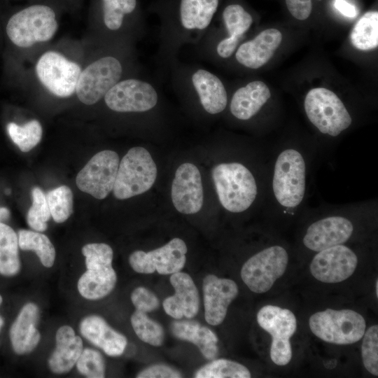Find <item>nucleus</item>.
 Segmentation results:
<instances>
[{
	"label": "nucleus",
	"mask_w": 378,
	"mask_h": 378,
	"mask_svg": "<svg viewBox=\"0 0 378 378\" xmlns=\"http://www.w3.org/2000/svg\"><path fill=\"white\" fill-rule=\"evenodd\" d=\"M202 290L205 320L218 326L224 321L229 305L238 295V286L232 279L208 274L204 278Z\"/></svg>",
	"instance_id": "obj_22"
},
{
	"label": "nucleus",
	"mask_w": 378,
	"mask_h": 378,
	"mask_svg": "<svg viewBox=\"0 0 378 378\" xmlns=\"http://www.w3.org/2000/svg\"><path fill=\"white\" fill-rule=\"evenodd\" d=\"M132 326L137 337L152 346H161L164 339L162 326L150 318L146 312L136 309L131 316Z\"/></svg>",
	"instance_id": "obj_35"
},
{
	"label": "nucleus",
	"mask_w": 378,
	"mask_h": 378,
	"mask_svg": "<svg viewBox=\"0 0 378 378\" xmlns=\"http://www.w3.org/2000/svg\"><path fill=\"white\" fill-rule=\"evenodd\" d=\"M85 257L86 272L78 281L79 293L88 300H98L114 288L117 276L112 267L113 252L104 243L88 244L82 248Z\"/></svg>",
	"instance_id": "obj_11"
},
{
	"label": "nucleus",
	"mask_w": 378,
	"mask_h": 378,
	"mask_svg": "<svg viewBox=\"0 0 378 378\" xmlns=\"http://www.w3.org/2000/svg\"><path fill=\"white\" fill-rule=\"evenodd\" d=\"M172 200L176 209L185 214L197 213L204 201L201 174L192 163L186 162L176 169L172 185Z\"/></svg>",
	"instance_id": "obj_21"
},
{
	"label": "nucleus",
	"mask_w": 378,
	"mask_h": 378,
	"mask_svg": "<svg viewBox=\"0 0 378 378\" xmlns=\"http://www.w3.org/2000/svg\"><path fill=\"white\" fill-rule=\"evenodd\" d=\"M46 195L53 220L59 223L66 220L73 212V193L70 188L61 186Z\"/></svg>",
	"instance_id": "obj_36"
},
{
	"label": "nucleus",
	"mask_w": 378,
	"mask_h": 378,
	"mask_svg": "<svg viewBox=\"0 0 378 378\" xmlns=\"http://www.w3.org/2000/svg\"><path fill=\"white\" fill-rule=\"evenodd\" d=\"M282 40V34L276 29L260 32L254 38L240 44L234 58L241 66L257 69L265 64L274 55Z\"/></svg>",
	"instance_id": "obj_24"
},
{
	"label": "nucleus",
	"mask_w": 378,
	"mask_h": 378,
	"mask_svg": "<svg viewBox=\"0 0 378 378\" xmlns=\"http://www.w3.org/2000/svg\"><path fill=\"white\" fill-rule=\"evenodd\" d=\"M182 375L178 370L163 364L150 365L138 373V378H179Z\"/></svg>",
	"instance_id": "obj_41"
},
{
	"label": "nucleus",
	"mask_w": 378,
	"mask_h": 378,
	"mask_svg": "<svg viewBox=\"0 0 378 378\" xmlns=\"http://www.w3.org/2000/svg\"><path fill=\"white\" fill-rule=\"evenodd\" d=\"M80 373L89 378H103L105 376V364L101 354L92 349H83L76 361Z\"/></svg>",
	"instance_id": "obj_39"
},
{
	"label": "nucleus",
	"mask_w": 378,
	"mask_h": 378,
	"mask_svg": "<svg viewBox=\"0 0 378 378\" xmlns=\"http://www.w3.org/2000/svg\"><path fill=\"white\" fill-rule=\"evenodd\" d=\"M80 332L85 338L110 356L122 354L127 344V340L123 335L97 315L84 318L80 323Z\"/></svg>",
	"instance_id": "obj_26"
},
{
	"label": "nucleus",
	"mask_w": 378,
	"mask_h": 378,
	"mask_svg": "<svg viewBox=\"0 0 378 378\" xmlns=\"http://www.w3.org/2000/svg\"><path fill=\"white\" fill-rule=\"evenodd\" d=\"M131 300L136 309L150 312L157 309L160 306L158 297L145 287L136 288L131 294Z\"/></svg>",
	"instance_id": "obj_40"
},
{
	"label": "nucleus",
	"mask_w": 378,
	"mask_h": 378,
	"mask_svg": "<svg viewBox=\"0 0 378 378\" xmlns=\"http://www.w3.org/2000/svg\"><path fill=\"white\" fill-rule=\"evenodd\" d=\"M64 8H73L77 6L80 0H57Z\"/></svg>",
	"instance_id": "obj_44"
},
{
	"label": "nucleus",
	"mask_w": 378,
	"mask_h": 378,
	"mask_svg": "<svg viewBox=\"0 0 378 378\" xmlns=\"http://www.w3.org/2000/svg\"><path fill=\"white\" fill-rule=\"evenodd\" d=\"M39 316L36 304L28 302L23 306L13 323L9 336L13 351L24 354L33 351L38 345L41 335L36 324Z\"/></svg>",
	"instance_id": "obj_27"
},
{
	"label": "nucleus",
	"mask_w": 378,
	"mask_h": 378,
	"mask_svg": "<svg viewBox=\"0 0 378 378\" xmlns=\"http://www.w3.org/2000/svg\"><path fill=\"white\" fill-rule=\"evenodd\" d=\"M351 44L360 50L374 49L378 46V13L368 11L356 23L351 33Z\"/></svg>",
	"instance_id": "obj_31"
},
{
	"label": "nucleus",
	"mask_w": 378,
	"mask_h": 378,
	"mask_svg": "<svg viewBox=\"0 0 378 378\" xmlns=\"http://www.w3.org/2000/svg\"><path fill=\"white\" fill-rule=\"evenodd\" d=\"M6 129L13 142L22 152L31 150L42 137V126L37 120H31L23 125L11 122L8 123Z\"/></svg>",
	"instance_id": "obj_33"
},
{
	"label": "nucleus",
	"mask_w": 378,
	"mask_h": 378,
	"mask_svg": "<svg viewBox=\"0 0 378 378\" xmlns=\"http://www.w3.org/2000/svg\"><path fill=\"white\" fill-rule=\"evenodd\" d=\"M83 67L56 50H48L37 59L34 71L41 85L50 94L66 98L75 94Z\"/></svg>",
	"instance_id": "obj_14"
},
{
	"label": "nucleus",
	"mask_w": 378,
	"mask_h": 378,
	"mask_svg": "<svg viewBox=\"0 0 378 378\" xmlns=\"http://www.w3.org/2000/svg\"><path fill=\"white\" fill-rule=\"evenodd\" d=\"M62 9L57 0H37L14 11L5 27L9 41L20 48L50 41L58 30Z\"/></svg>",
	"instance_id": "obj_6"
},
{
	"label": "nucleus",
	"mask_w": 378,
	"mask_h": 378,
	"mask_svg": "<svg viewBox=\"0 0 378 378\" xmlns=\"http://www.w3.org/2000/svg\"><path fill=\"white\" fill-rule=\"evenodd\" d=\"M335 7L346 17L354 18L356 15L355 7L345 0H335Z\"/></svg>",
	"instance_id": "obj_43"
},
{
	"label": "nucleus",
	"mask_w": 378,
	"mask_h": 378,
	"mask_svg": "<svg viewBox=\"0 0 378 378\" xmlns=\"http://www.w3.org/2000/svg\"><path fill=\"white\" fill-rule=\"evenodd\" d=\"M172 88L185 101L209 115L223 112L228 94L221 79L207 69L178 59L169 68Z\"/></svg>",
	"instance_id": "obj_5"
},
{
	"label": "nucleus",
	"mask_w": 378,
	"mask_h": 378,
	"mask_svg": "<svg viewBox=\"0 0 378 378\" xmlns=\"http://www.w3.org/2000/svg\"><path fill=\"white\" fill-rule=\"evenodd\" d=\"M156 176V164L149 152L143 147L132 148L119 163L113 195L125 200L142 194L152 187Z\"/></svg>",
	"instance_id": "obj_13"
},
{
	"label": "nucleus",
	"mask_w": 378,
	"mask_h": 378,
	"mask_svg": "<svg viewBox=\"0 0 378 378\" xmlns=\"http://www.w3.org/2000/svg\"><path fill=\"white\" fill-rule=\"evenodd\" d=\"M32 204L29 208L27 221L29 226L38 232L47 229V222L51 214L47 202L46 195L38 187L31 190Z\"/></svg>",
	"instance_id": "obj_37"
},
{
	"label": "nucleus",
	"mask_w": 378,
	"mask_h": 378,
	"mask_svg": "<svg viewBox=\"0 0 378 378\" xmlns=\"http://www.w3.org/2000/svg\"><path fill=\"white\" fill-rule=\"evenodd\" d=\"M311 331L321 340L336 344H351L362 339L365 321L362 315L351 309H326L311 316Z\"/></svg>",
	"instance_id": "obj_15"
},
{
	"label": "nucleus",
	"mask_w": 378,
	"mask_h": 378,
	"mask_svg": "<svg viewBox=\"0 0 378 378\" xmlns=\"http://www.w3.org/2000/svg\"><path fill=\"white\" fill-rule=\"evenodd\" d=\"M290 14L300 20L309 18L312 10V0H286Z\"/></svg>",
	"instance_id": "obj_42"
},
{
	"label": "nucleus",
	"mask_w": 378,
	"mask_h": 378,
	"mask_svg": "<svg viewBox=\"0 0 378 378\" xmlns=\"http://www.w3.org/2000/svg\"><path fill=\"white\" fill-rule=\"evenodd\" d=\"M89 18L100 46H134L146 33L139 0H90Z\"/></svg>",
	"instance_id": "obj_4"
},
{
	"label": "nucleus",
	"mask_w": 378,
	"mask_h": 378,
	"mask_svg": "<svg viewBox=\"0 0 378 378\" xmlns=\"http://www.w3.org/2000/svg\"><path fill=\"white\" fill-rule=\"evenodd\" d=\"M304 109L318 131L330 137L338 136L352 124V117L342 100L324 88H314L307 92Z\"/></svg>",
	"instance_id": "obj_12"
},
{
	"label": "nucleus",
	"mask_w": 378,
	"mask_h": 378,
	"mask_svg": "<svg viewBox=\"0 0 378 378\" xmlns=\"http://www.w3.org/2000/svg\"><path fill=\"white\" fill-rule=\"evenodd\" d=\"M10 216V211L6 207H0V222L6 220Z\"/></svg>",
	"instance_id": "obj_45"
},
{
	"label": "nucleus",
	"mask_w": 378,
	"mask_h": 378,
	"mask_svg": "<svg viewBox=\"0 0 378 378\" xmlns=\"http://www.w3.org/2000/svg\"><path fill=\"white\" fill-rule=\"evenodd\" d=\"M195 378H249L251 372L244 365L227 359H215L196 371Z\"/></svg>",
	"instance_id": "obj_34"
},
{
	"label": "nucleus",
	"mask_w": 378,
	"mask_h": 378,
	"mask_svg": "<svg viewBox=\"0 0 378 378\" xmlns=\"http://www.w3.org/2000/svg\"><path fill=\"white\" fill-rule=\"evenodd\" d=\"M119 163L118 155L113 150L97 153L78 174V188L96 199H104L113 190Z\"/></svg>",
	"instance_id": "obj_18"
},
{
	"label": "nucleus",
	"mask_w": 378,
	"mask_h": 378,
	"mask_svg": "<svg viewBox=\"0 0 378 378\" xmlns=\"http://www.w3.org/2000/svg\"><path fill=\"white\" fill-rule=\"evenodd\" d=\"M18 237L19 247L22 250L34 251L46 267L53 265L55 250L46 235L31 230H20Z\"/></svg>",
	"instance_id": "obj_32"
},
{
	"label": "nucleus",
	"mask_w": 378,
	"mask_h": 378,
	"mask_svg": "<svg viewBox=\"0 0 378 378\" xmlns=\"http://www.w3.org/2000/svg\"><path fill=\"white\" fill-rule=\"evenodd\" d=\"M367 202L334 206L307 226L302 239L309 250L318 252L326 248L346 243L355 231L354 216Z\"/></svg>",
	"instance_id": "obj_8"
},
{
	"label": "nucleus",
	"mask_w": 378,
	"mask_h": 378,
	"mask_svg": "<svg viewBox=\"0 0 378 378\" xmlns=\"http://www.w3.org/2000/svg\"><path fill=\"white\" fill-rule=\"evenodd\" d=\"M187 246L183 240L174 238L165 245L155 250L144 252L136 251L129 258L132 268L141 274L167 275L180 272L185 266Z\"/></svg>",
	"instance_id": "obj_19"
},
{
	"label": "nucleus",
	"mask_w": 378,
	"mask_h": 378,
	"mask_svg": "<svg viewBox=\"0 0 378 378\" xmlns=\"http://www.w3.org/2000/svg\"><path fill=\"white\" fill-rule=\"evenodd\" d=\"M18 237L8 225L0 222V274L11 276L20 270Z\"/></svg>",
	"instance_id": "obj_30"
},
{
	"label": "nucleus",
	"mask_w": 378,
	"mask_h": 378,
	"mask_svg": "<svg viewBox=\"0 0 378 378\" xmlns=\"http://www.w3.org/2000/svg\"><path fill=\"white\" fill-rule=\"evenodd\" d=\"M220 0H155L148 11L159 20L155 62L168 72L186 45L195 46L213 23Z\"/></svg>",
	"instance_id": "obj_1"
},
{
	"label": "nucleus",
	"mask_w": 378,
	"mask_h": 378,
	"mask_svg": "<svg viewBox=\"0 0 378 378\" xmlns=\"http://www.w3.org/2000/svg\"><path fill=\"white\" fill-rule=\"evenodd\" d=\"M2 302H3V298L1 295H0V305L1 304ZM3 325H4V318L0 316V330Z\"/></svg>",
	"instance_id": "obj_46"
},
{
	"label": "nucleus",
	"mask_w": 378,
	"mask_h": 378,
	"mask_svg": "<svg viewBox=\"0 0 378 378\" xmlns=\"http://www.w3.org/2000/svg\"><path fill=\"white\" fill-rule=\"evenodd\" d=\"M288 254L281 245H272L254 254L243 265L241 277L253 292L268 291L285 272Z\"/></svg>",
	"instance_id": "obj_16"
},
{
	"label": "nucleus",
	"mask_w": 378,
	"mask_h": 378,
	"mask_svg": "<svg viewBox=\"0 0 378 378\" xmlns=\"http://www.w3.org/2000/svg\"><path fill=\"white\" fill-rule=\"evenodd\" d=\"M316 149L288 144L272 150L265 189L267 208L295 216L305 206Z\"/></svg>",
	"instance_id": "obj_2"
},
{
	"label": "nucleus",
	"mask_w": 378,
	"mask_h": 378,
	"mask_svg": "<svg viewBox=\"0 0 378 378\" xmlns=\"http://www.w3.org/2000/svg\"><path fill=\"white\" fill-rule=\"evenodd\" d=\"M83 351V341L69 326L60 327L56 333V348L48 359V366L55 374L69 372Z\"/></svg>",
	"instance_id": "obj_28"
},
{
	"label": "nucleus",
	"mask_w": 378,
	"mask_h": 378,
	"mask_svg": "<svg viewBox=\"0 0 378 378\" xmlns=\"http://www.w3.org/2000/svg\"><path fill=\"white\" fill-rule=\"evenodd\" d=\"M259 326L272 336L270 358L277 365H286L291 360L290 337L297 328L294 314L288 309L266 305L257 314Z\"/></svg>",
	"instance_id": "obj_17"
},
{
	"label": "nucleus",
	"mask_w": 378,
	"mask_h": 378,
	"mask_svg": "<svg viewBox=\"0 0 378 378\" xmlns=\"http://www.w3.org/2000/svg\"><path fill=\"white\" fill-rule=\"evenodd\" d=\"M221 21L224 34L214 38L202 37L195 46L196 54L202 59L214 61L230 58L253 20L241 4L232 2L223 8Z\"/></svg>",
	"instance_id": "obj_9"
},
{
	"label": "nucleus",
	"mask_w": 378,
	"mask_h": 378,
	"mask_svg": "<svg viewBox=\"0 0 378 378\" xmlns=\"http://www.w3.org/2000/svg\"><path fill=\"white\" fill-rule=\"evenodd\" d=\"M361 352L363 365L372 374L378 375V326L370 327L363 335Z\"/></svg>",
	"instance_id": "obj_38"
},
{
	"label": "nucleus",
	"mask_w": 378,
	"mask_h": 378,
	"mask_svg": "<svg viewBox=\"0 0 378 378\" xmlns=\"http://www.w3.org/2000/svg\"><path fill=\"white\" fill-rule=\"evenodd\" d=\"M357 265V255L344 244L317 252L311 262L310 272L321 282L335 284L350 277Z\"/></svg>",
	"instance_id": "obj_20"
},
{
	"label": "nucleus",
	"mask_w": 378,
	"mask_h": 378,
	"mask_svg": "<svg viewBox=\"0 0 378 378\" xmlns=\"http://www.w3.org/2000/svg\"><path fill=\"white\" fill-rule=\"evenodd\" d=\"M211 176L219 202L227 211H246L258 200L257 178L240 162L220 163L212 169Z\"/></svg>",
	"instance_id": "obj_7"
},
{
	"label": "nucleus",
	"mask_w": 378,
	"mask_h": 378,
	"mask_svg": "<svg viewBox=\"0 0 378 378\" xmlns=\"http://www.w3.org/2000/svg\"><path fill=\"white\" fill-rule=\"evenodd\" d=\"M375 287H376V295L377 297L378 296V280H376Z\"/></svg>",
	"instance_id": "obj_47"
},
{
	"label": "nucleus",
	"mask_w": 378,
	"mask_h": 378,
	"mask_svg": "<svg viewBox=\"0 0 378 378\" xmlns=\"http://www.w3.org/2000/svg\"><path fill=\"white\" fill-rule=\"evenodd\" d=\"M169 281L175 293L162 302L166 314L175 319L195 317L200 308V296L191 276L180 271L172 274Z\"/></svg>",
	"instance_id": "obj_23"
},
{
	"label": "nucleus",
	"mask_w": 378,
	"mask_h": 378,
	"mask_svg": "<svg viewBox=\"0 0 378 378\" xmlns=\"http://www.w3.org/2000/svg\"><path fill=\"white\" fill-rule=\"evenodd\" d=\"M140 71L134 46H99L94 58L83 67L75 94L83 104H95L118 81Z\"/></svg>",
	"instance_id": "obj_3"
},
{
	"label": "nucleus",
	"mask_w": 378,
	"mask_h": 378,
	"mask_svg": "<svg viewBox=\"0 0 378 378\" xmlns=\"http://www.w3.org/2000/svg\"><path fill=\"white\" fill-rule=\"evenodd\" d=\"M270 97V89L265 83L250 81L233 92L229 111L237 120H250L260 111Z\"/></svg>",
	"instance_id": "obj_25"
},
{
	"label": "nucleus",
	"mask_w": 378,
	"mask_h": 378,
	"mask_svg": "<svg viewBox=\"0 0 378 378\" xmlns=\"http://www.w3.org/2000/svg\"><path fill=\"white\" fill-rule=\"evenodd\" d=\"M160 88L155 81L137 74L118 81L102 100L115 113L145 114L155 111L160 105Z\"/></svg>",
	"instance_id": "obj_10"
},
{
	"label": "nucleus",
	"mask_w": 378,
	"mask_h": 378,
	"mask_svg": "<svg viewBox=\"0 0 378 378\" xmlns=\"http://www.w3.org/2000/svg\"><path fill=\"white\" fill-rule=\"evenodd\" d=\"M172 332L179 340L196 345L204 358L214 359L218 353L217 335L211 329L195 321H174L172 323Z\"/></svg>",
	"instance_id": "obj_29"
}]
</instances>
